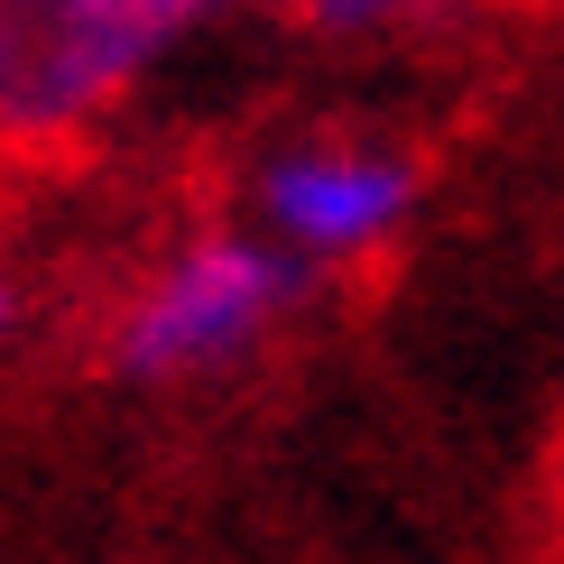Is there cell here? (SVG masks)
<instances>
[{
  "label": "cell",
  "instance_id": "cell-1",
  "mask_svg": "<svg viewBox=\"0 0 564 564\" xmlns=\"http://www.w3.org/2000/svg\"><path fill=\"white\" fill-rule=\"evenodd\" d=\"M296 296H305V269L260 223L185 231L121 296V315H111V370L139 380V389L223 380V370L260 361L278 343V324L296 315Z\"/></svg>",
  "mask_w": 564,
  "mask_h": 564
},
{
  "label": "cell",
  "instance_id": "cell-2",
  "mask_svg": "<svg viewBox=\"0 0 564 564\" xmlns=\"http://www.w3.org/2000/svg\"><path fill=\"white\" fill-rule=\"evenodd\" d=\"M241 195H250V223L305 278H324L408 241L416 204H426V167H416V149H398L380 130H296L260 149Z\"/></svg>",
  "mask_w": 564,
  "mask_h": 564
},
{
  "label": "cell",
  "instance_id": "cell-3",
  "mask_svg": "<svg viewBox=\"0 0 564 564\" xmlns=\"http://www.w3.org/2000/svg\"><path fill=\"white\" fill-rule=\"evenodd\" d=\"M158 56L167 46L111 0H0V149L111 121Z\"/></svg>",
  "mask_w": 564,
  "mask_h": 564
},
{
  "label": "cell",
  "instance_id": "cell-4",
  "mask_svg": "<svg viewBox=\"0 0 564 564\" xmlns=\"http://www.w3.org/2000/svg\"><path fill=\"white\" fill-rule=\"evenodd\" d=\"M473 0H288V19L324 46H416L444 37Z\"/></svg>",
  "mask_w": 564,
  "mask_h": 564
},
{
  "label": "cell",
  "instance_id": "cell-5",
  "mask_svg": "<svg viewBox=\"0 0 564 564\" xmlns=\"http://www.w3.org/2000/svg\"><path fill=\"white\" fill-rule=\"evenodd\" d=\"M121 19H139L158 46H176V37H195V29H214V19H231L241 0H111Z\"/></svg>",
  "mask_w": 564,
  "mask_h": 564
},
{
  "label": "cell",
  "instance_id": "cell-6",
  "mask_svg": "<svg viewBox=\"0 0 564 564\" xmlns=\"http://www.w3.org/2000/svg\"><path fill=\"white\" fill-rule=\"evenodd\" d=\"M29 315H37V305H29V278L0 260V351H19V343H29Z\"/></svg>",
  "mask_w": 564,
  "mask_h": 564
}]
</instances>
